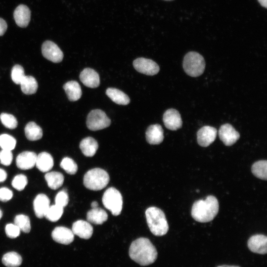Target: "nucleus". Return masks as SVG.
I'll list each match as a JSON object with an SVG mask.
<instances>
[{
  "instance_id": "nucleus-1",
  "label": "nucleus",
  "mask_w": 267,
  "mask_h": 267,
  "mask_svg": "<svg viewBox=\"0 0 267 267\" xmlns=\"http://www.w3.org/2000/svg\"><path fill=\"white\" fill-rule=\"evenodd\" d=\"M131 259L141 266L153 263L157 257V252L149 239L140 237L133 241L129 249Z\"/></svg>"
},
{
  "instance_id": "nucleus-2",
  "label": "nucleus",
  "mask_w": 267,
  "mask_h": 267,
  "mask_svg": "<svg viewBox=\"0 0 267 267\" xmlns=\"http://www.w3.org/2000/svg\"><path fill=\"white\" fill-rule=\"evenodd\" d=\"M219 202L214 196L209 195L205 200L195 201L192 207L191 216L197 222H207L211 221L217 215Z\"/></svg>"
},
{
  "instance_id": "nucleus-3",
  "label": "nucleus",
  "mask_w": 267,
  "mask_h": 267,
  "mask_svg": "<svg viewBox=\"0 0 267 267\" xmlns=\"http://www.w3.org/2000/svg\"><path fill=\"white\" fill-rule=\"evenodd\" d=\"M145 216L148 227L154 235L161 236L167 233L168 223L164 213L161 209L150 207L146 210Z\"/></svg>"
},
{
  "instance_id": "nucleus-4",
  "label": "nucleus",
  "mask_w": 267,
  "mask_h": 267,
  "mask_svg": "<svg viewBox=\"0 0 267 267\" xmlns=\"http://www.w3.org/2000/svg\"><path fill=\"white\" fill-rule=\"evenodd\" d=\"M109 179V176L106 171L100 168H94L85 174L83 182L86 188L96 191L105 187Z\"/></svg>"
},
{
  "instance_id": "nucleus-5",
  "label": "nucleus",
  "mask_w": 267,
  "mask_h": 267,
  "mask_svg": "<svg viewBox=\"0 0 267 267\" xmlns=\"http://www.w3.org/2000/svg\"><path fill=\"white\" fill-rule=\"evenodd\" d=\"M205 62L203 57L199 53L190 51L186 53L183 60V68L189 76L196 77L204 72Z\"/></svg>"
},
{
  "instance_id": "nucleus-6",
  "label": "nucleus",
  "mask_w": 267,
  "mask_h": 267,
  "mask_svg": "<svg viewBox=\"0 0 267 267\" xmlns=\"http://www.w3.org/2000/svg\"><path fill=\"white\" fill-rule=\"evenodd\" d=\"M102 201L104 206L113 215L118 216L121 213L123 198L121 193L115 188L111 187L106 189L102 196Z\"/></svg>"
},
{
  "instance_id": "nucleus-7",
  "label": "nucleus",
  "mask_w": 267,
  "mask_h": 267,
  "mask_svg": "<svg viewBox=\"0 0 267 267\" xmlns=\"http://www.w3.org/2000/svg\"><path fill=\"white\" fill-rule=\"evenodd\" d=\"M86 123L88 129L94 131L109 127L111 120L102 110L94 109L89 113Z\"/></svg>"
},
{
  "instance_id": "nucleus-8",
  "label": "nucleus",
  "mask_w": 267,
  "mask_h": 267,
  "mask_svg": "<svg viewBox=\"0 0 267 267\" xmlns=\"http://www.w3.org/2000/svg\"><path fill=\"white\" fill-rule=\"evenodd\" d=\"M133 65L138 72L149 76L157 74L160 70L159 66L155 62L143 57L135 59Z\"/></svg>"
},
{
  "instance_id": "nucleus-9",
  "label": "nucleus",
  "mask_w": 267,
  "mask_h": 267,
  "mask_svg": "<svg viewBox=\"0 0 267 267\" xmlns=\"http://www.w3.org/2000/svg\"><path fill=\"white\" fill-rule=\"evenodd\" d=\"M43 56L54 63L60 62L63 58V53L56 44L50 41H45L42 46Z\"/></svg>"
},
{
  "instance_id": "nucleus-10",
  "label": "nucleus",
  "mask_w": 267,
  "mask_h": 267,
  "mask_svg": "<svg viewBox=\"0 0 267 267\" xmlns=\"http://www.w3.org/2000/svg\"><path fill=\"white\" fill-rule=\"evenodd\" d=\"M219 135L226 146L233 145L240 137L239 133L229 124H225L221 126Z\"/></svg>"
},
{
  "instance_id": "nucleus-11",
  "label": "nucleus",
  "mask_w": 267,
  "mask_h": 267,
  "mask_svg": "<svg viewBox=\"0 0 267 267\" xmlns=\"http://www.w3.org/2000/svg\"><path fill=\"white\" fill-rule=\"evenodd\" d=\"M163 121L165 127L172 131L180 129L182 124L180 115L175 109H169L165 111L163 117Z\"/></svg>"
},
{
  "instance_id": "nucleus-12",
  "label": "nucleus",
  "mask_w": 267,
  "mask_h": 267,
  "mask_svg": "<svg viewBox=\"0 0 267 267\" xmlns=\"http://www.w3.org/2000/svg\"><path fill=\"white\" fill-rule=\"evenodd\" d=\"M217 134L216 128L209 126H204L197 133L198 143L202 147H207L214 141Z\"/></svg>"
},
{
  "instance_id": "nucleus-13",
  "label": "nucleus",
  "mask_w": 267,
  "mask_h": 267,
  "mask_svg": "<svg viewBox=\"0 0 267 267\" xmlns=\"http://www.w3.org/2000/svg\"><path fill=\"white\" fill-rule=\"evenodd\" d=\"M37 155L33 151H25L19 153L16 158L17 168L23 170H28L35 166Z\"/></svg>"
},
{
  "instance_id": "nucleus-14",
  "label": "nucleus",
  "mask_w": 267,
  "mask_h": 267,
  "mask_svg": "<svg viewBox=\"0 0 267 267\" xmlns=\"http://www.w3.org/2000/svg\"><path fill=\"white\" fill-rule=\"evenodd\" d=\"M52 239L56 242L68 245L74 239V234L72 230L65 226H57L51 232Z\"/></svg>"
},
{
  "instance_id": "nucleus-15",
  "label": "nucleus",
  "mask_w": 267,
  "mask_h": 267,
  "mask_svg": "<svg viewBox=\"0 0 267 267\" xmlns=\"http://www.w3.org/2000/svg\"><path fill=\"white\" fill-rule=\"evenodd\" d=\"M248 247L252 252L266 254L267 252V237L263 234L252 236L248 241Z\"/></svg>"
},
{
  "instance_id": "nucleus-16",
  "label": "nucleus",
  "mask_w": 267,
  "mask_h": 267,
  "mask_svg": "<svg viewBox=\"0 0 267 267\" xmlns=\"http://www.w3.org/2000/svg\"><path fill=\"white\" fill-rule=\"evenodd\" d=\"M50 206V200L46 195L44 193L38 194L33 201V208L36 216L39 219L44 217Z\"/></svg>"
},
{
  "instance_id": "nucleus-17",
  "label": "nucleus",
  "mask_w": 267,
  "mask_h": 267,
  "mask_svg": "<svg viewBox=\"0 0 267 267\" xmlns=\"http://www.w3.org/2000/svg\"><path fill=\"white\" fill-rule=\"evenodd\" d=\"M80 79L86 87L95 88L100 84V79L98 74L93 69L87 68L80 73Z\"/></svg>"
},
{
  "instance_id": "nucleus-18",
  "label": "nucleus",
  "mask_w": 267,
  "mask_h": 267,
  "mask_svg": "<svg viewBox=\"0 0 267 267\" xmlns=\"http://www.w3.org/2000/svg\"><path fill=\"white\" fill-rule=\"evenodd\" d=\"M72 231L80 238L88 239L92 235L93 227L88 222L78 220L73 223Z\"/></svg>"
},
{
  "instance_id": "nucleus-19",
  "label": "nucleus",
  "mask_w": 267,
  "mask_h": 267,
  "mask_svg": "<svg viewBox=\"0 0 267 267\" xmlns=\"http://www.w3.org/2000/svg\"><path fill=\"white\" fill-rule=\"evenodd\" d=\"M146 139L150 144H159L164 139V131L161 125L154 124L149 126L145 133Z\"/></svg>"
},
{
  "instance_id": "nucleus-20",
  "label": "nucleus",
  "mask_w": 267,
  "mask_h": 267,
  "mask_svg": "<svg viewBox=\"0 0 267 267\" xmlns=\"http://www.w3.org/2000/svg\"><path fill=\"white\" fill-rule=\"evenodd\" d=\"M13 15L16 24L20 27L24 28L30 22L31 11L27 6L20 4L15 8Z\"/></svg>"
},
{
  "instance_id": "nucleus-21",
  "label": "nucleus",
  "mask_w": 267,
  "mask_h": 267,
  "mask_svg": "<svg viewBox=\"0 0 267 267\" xmlns=\"http://www.w3.org/2000/svg\"><path fill=\"white\" fill-rule=\"evenodd\" d=\"M53 165V158L49 153L44 151L37 155L35 166L40 171L47 173L52 169Z\"/></svg>"
},
{
  "instance_id": "nucleus-22",
  "label": "nucleus",
  "mask_w": 267,
  "mask_h": 267,
  "mask_svg": "<svg viewBox=\"0 0 267 267\" xmlns=\"http://www.w3.org/2000/svg\"><path fill=\"white\" fill-rule=\"evenodd\" d=\"M63 88L70 101H77L81 98L82 90L80 85L77 82L69 81L64 85Z\"/></svg>"
},
{
  "instance_id": "nucleus-23",
  "label": "nucleus",
  "mask_w": 267,
  "mask_h": 267,
  "mask_svg": "<svg viewBox=\"0 0 267 267\" xmlns=\"http://www.w3.org/2000/svg\"><path fill=\"white\" fill-rule=\"evenodd\" d=\"M108 215L102 209L97 207L92 208L87 214V220L89 222L95 224H101L107 221Z\"/></svg>"
},
{
  "instance_id": "nucleus-24",
  "label": "nucleus",
  "mask_w": 267,
  "mask_h": 267,
  "mask_svg": "<svg viewBox=\"0 0 267 267\" xmlns=\"http://www.w3.org/2000/svg\"><path fill=\"white\" fill-rule=\"evenodd\" d=\"M98 147L97 142L91 137H87L82 140L80 148L83 154L87 157L94 155Z\"/></svg>"
},
{
  "instance_id": "nucleus-25",
  "label": "nucleus",
  "mask_w": 267,
  "mask_h": 267,
  "mask_svg": "<svg viewBox=\"0 0 267 267\" xmlns=\"http://www.w3.org/2000/svg\"><path fill=\"white\" fill-rule=\"evenodd\" d=\"M44 178L48 186L53 190H56L60 187L64 180L62 174L56 171H49L46 173Z\"/></svg>"
},
{
  "instance_id": "nucleus-26",
  "label": "nucleus",
  "mask_w": 267,
  "mask_h": 267,
  "mask_svg": "<svg viewBox=\"0 0 267 267\" xmlns=\"http://www.w3.org/2000/svg\"><path fill=\"white\" fill-rule=\"evenodd\" d=\"M106 95L115 103L120 105H127L130 103L129 96L121 90L113 88L106 89Z\"/></svg>"
},
{
  "instance_id": "nucleus-27",
  "label": "nucleus",
  "mask_w": 267,
  "mask_h": 267,
  "mask_svg": "<svg viewBox=\"0 0 267 267\" xmlns=\"http://www.w3.org/2000/svg\"><path fill=\"white\" fill-rule=\"evenodd\" d=\"M25 134L28 139L36 141L43 136V131L41 128L34 122H29L25 127Z\"/></svg>"
},
{
  "instance_id": "nucleus-28",
  "label": "nucleus",
  "mask_w": 267,
  "mask_h": 267,
  "mask_svg": "<svg viewBox=\"0 0 267 267\" xmlns=\"http://www.w3.org/2000/svg\"><path fill=\"white\" fill-rule=\"evenodd\" d=\"M22 92L26 94H32L37 90L38 83L34 77L25 76L20 84Z\"/></svg>"
},
{
  "instance_id": "nucleus-29",
  "label": "nucleus",
  "mask_w": 267,
  "mask_h": 267,
  "mask_svg": "<svg viewBox=\"0 0 267 267\" xmlns=\"http://www.w3.org/2000/svg\"><path fill=\"white\" fill-rule=\"evenodd\" d=\"M22 262V257L15 252H8L2 258V263L7 267H18L21 265Z\"/></svg>"
},
{
  "instance_id": "nucleus-30",
  "label": "nucleus",
  "mask_w": 267,
  "mask_h": 267,
  "mask_svg": "<svg viewBox=\"0 0 267 267\" xmlns=\"http://www.w3.org/2000/svg\"><path fill=\"white\" fill-rule=\"evenodd\" d=\"M253 175L257 178L263 180L267 178V161L260 160L253 164L251 168Z\"/></svg>"
},
{
  "instance_id": "nucleus-31",
  "label": "nucleus",
  "mask_w": 267,
  "mask_h": 267,
  "mask_svg": "<svg viewBox=\"0 0 267 267\" xmlns=\"http://www.w3.org/2000/svg\"><path fill=\"white\" fill-rule=\"evenodd\" d=\"M16 224L24 233H29L31 229V222L29 217L24 214L16 215L14 220Z\"/></svg>"
},
{
  "instance_id": "nucleus-32",
  "label": "nucleus",
  "mask_w": 267,
  "mask_h": 267,
  "mask_svg": "<svg viewBox=\"0 0 267 267\" xmlns=\"http://www.w3.org/2000/svg\"><path fill=\"white\" fill-rule=\"evenodd\" d=\"M63 211V208L59 206L56 204L51 205L46 211L44 217L51 222H57L62 217Z\"/></svg>"
},
{
  "instance_id": "nucleus-33",
  "label": "nucleus",
  "mask_w": 267,
  "mask_h": 267,
  "mask_svg": "<svg viewBox=\"0 0 267 267\" xmlns=\"http://www.w3.org/2000/svg\"><path fill=\"white\" fill-rule=\"evenodd\" d=\"M16 140L13 136L7 134L0 135V147L2 149L12 150L15 147Z\"/></svg>"
},
{
  "instance_id": "nucleus-34",
  "label": "nucleus",
  "mask_w": 267,
  "mask_h": 267,
  "mask_svg": "<svg viewBox=\"0 0 267 267\" xmlns=\"http://www.w3.org/2000/svg\"><path fill=\"white\" fill-rule=\"evenodd\" d=\"M60 167L67 174L74 175L78 170V166L75 162L71 158L64 157L60 163Z\"/></svg>"
},
{
  "instance_id": "nucleus-35",
  "label": "nucleus",
  "mask_w": 267,
  "mask_h": 267,
  "mask_svg": "<svg viewBox=\"0 0 267 267\" xmlns=\"http://www.w3.org/2000/svg\"><path fill=\"white\" fill-rule=\"evenodd\" d=\"M0 120L2 124L10 129L16 128L18 125L16 118L12 115L2 113L0 115Z\"/></svg>"
},
{
  "instance_id": "nucleus-36",
  "label": "nucleus",
  "mask_w": 267,
  "mask_h": 267,
  "mask_svg": "<svg viewBox=\"0 0 267 267\" xmlns=\"http://www.w3.org/2000/svg\"><path fill=\"white\" fill-rule=\"evenodd\" d=\"M27 183L28 179L27 177L21 174L15 176L11 181L12 187L18 191L23 190L27 185Z\"/></svg>"
},
{
  "instance_id": "nucleus-37",
  "label": "nucleus",
  "mask_w": 267,
  "mask_h": 267,
  "mask_svg": "<svg viewBox=\"0 0 267 267\" xmlns=\"http://www.w3.org/2000/svg\"><path fill=\"white\" fill-rule=\"evenodd\" d=\"M24 70L20 65H14L11 70V79L16 84H20L25 77Z\"/></svg>"
},
{
  "instance_id": "nucleus-38",
  "label": "nucleus",
  "mask_w": 267,
  "mask_h": 267,
  "mask_svg": "<svg viewBox=\"0 0 267 267\" xmlns=\"http://www.w3.org/2000/svg\"><path fill=\"white\" fill-rule=\"evenodd\" d=\"M69 196L65 190L59 191L55 197V204L64 208L68 204Z\"/></svg>"
},
{
  "instance_id": "nucleus-39",
  "label": "nucleus",
  "mask_w": 267,
  "mask_h": 267,
  "mask_svg": "<svg viewBox=\"0 0 267 267\" xmlns=\"http://www.w3.org/2000/svg\"><path fill=\"white\" fill-rule=\"evenodd\" d=\"M20 229L14 223H8L5 226L6 236L10 238H15L19 236Z\"/></svg>"
},
{
  "instance_id": "nucleus-40",
  "label": "nucleus",
  "mask_w": 267,
  "mask_h": 267,
  "mask_svg": "<svg viewBox=\"0 0 267 267\" xmlns=\"http://www.w3.org/2000/svg\"><path fill=\"white\" fill-rule=\"evenodd\" d=\"M13 160V154L10 150L1 149L0 151V163L6 166H9Z\"/></svg>"
},
{
  "instance_id": "nucleus-41",
  "label": "nucleus",
  "mask_w": 267,
  "mask_h": 267,
  "mask_svg": "<svg viewBox=\"0 0 267 267\" xmlns=\"http://www.w3.org/2000/svg\"><path fill=\"white\" fill-rule=\"evenodd\" d=\"M13 194L11 190L6 187L0 188V201L7 202L11 200Z\"/></svg>"
},
{
  "instance_id": "nucleus-42",
  "label": "nucleus",
  "mask_w": 267,
  "mask_h": 267,
  "mask_svg": "<svg viewBox=\"0 0 267 267\" xmlns=\"http://www.w3.org/2000/svg\"><path fill=\"white\" fill-rule=\"evenodd\" d=\"M6 22L2 18H0V36H2L7 29Z\"/></svg>"
},
{
  "instance_id": "nucleus-43",
  "label": "nucleus",
  "mask_w": 267,
  "mask_h": 267,
  "mask_svg": "<svg viewBox=\"0 0 267 267\" xmlns=\"http://www.w3.org/2000/svg\"><path fill=\"white\" fill-rule=\"evenodd\" d=\"M7 178V173L4 170L0 168V183L3 182Z\"/></svg>"
},
{
  "instance_id": "nucleus-44",
  "label": "nucleus",
  "mask_w": 267,
  "mask_h": 267,
  "mask_svg": "<svg viewBox=\"0 0 267 267\" xmlns=\"http://www.w3.org/2000/svg\"><path fill=\"white\" fill-rule=\"evenodd\" d=\"M267 0H258L260 4L263 7L267 8Z\"/></svg>"
},
{
  "instance_id": "nucleus-45",
  "label": "nucleus",
  "mask_w": 267,
  "mask_h": 267,
  "mask_svg": "<svg viewBox=\"0 0 267 267\" xmlns=\"http://www.w3.org/2000/svg\"><path fill=\"white\" fill-rule=\"evenodd\" d=\"M98 204L96 201H93L91 204V207L92 208H95L98 207Z\"/></svg>"
},
{
  "instance_id": "nucleus-46",
  "label": "nucleus",
  "mask_w": 267,
  "mask_h": 267,
  "mask_svg": "<svg viewBox=\"0 0 267 267\" xmlns=\"http://www.w3.org/2000/svg\"><path fill=\"white\" fill-rule=\"evenodd\" d=\"M217 267H240L235 266L222 265V266H218Z\"/></svg>"
},
{
  "instance_id": "nucleus-47",
  "label": "nucleus",
  "mask_w": 267,
  "mask_h": 267,
  "mask_svg": "<svg viewBox=\"0 0 267 267\" xmlns=\"http://www.w3.org/2000/svg\"><path fill=\"white\" fill-rule=\"evenodd\" d=\"M2 217V212L1 211V210L0 209V220L1 219Z\"/></svg>"
},
{
  "instance_id": "nucleus-48",
  "label": "nucleus",
  "mask_w": 267,
  "mask_h": 267,
  "mask_svg": "<svg viewBox=\"0 0 267 267\" xmlns=\"http://www.w3.org/2000/svg\"><path fill=\"white\" fill-rule=\"evenodd\" d=\"M164 0L171 1V0Z\"/></svg>"
}]
</instances>
